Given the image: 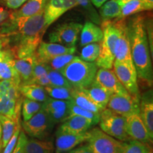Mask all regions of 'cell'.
<instances>
[{
	"label": "cell",
	"mask_w": 153,
	"mask_h": 153,
	"mask_svg": "<svg viewBox=\"0 0 153 153\" xmlns=\"http://www.w3.org/2000/svg\"><path fill=\"white\" fill-rule=\"evenodd\" d=\"M75 47H66L55 43H45L41 41L36 51V57L42 62L48 63L54 57L63 54H74Z\"/></svg>",
	"instance_id": "cell-16"
},
{
	"label": "cell",
	"mask_w": 153,
	"mask_h": 153,
	"mask_svg": "<svg viewBox=\"0 0 153 153\" xmlns=\"http://www.w3.org/2000/svg\"><path fill=\"white\" fill-rule=\"evenodd\" d=\"M77 5L76 0H48L43 12L46 27L53 24L68 10Z\"/></svg>",
	"instance_id": "cell-13"
},
{
	"label": "cell",
	"mask_w": 153,
	"mask_h": 153,
	"mask_svg": "<svg viewBox=\"0 0 153 153\" xmlns=\"http://www.w3.org/2000/svg\"><path fill=\"white\" fill-rule=\"evenodd\" d=\"M153 97L150 90L140 97V116L150 136L153 138Z\"/></svg>",
	"instance_id": "cell-18"
},
{
	"label": "cell",
	"mask_w": 153,
	"mask_h": 153,
	"mask_svg": "<svg viewBox=\"0 0 153 153\" xmlns=\"http://www.w3.org/2000/svg\"><path fill=\"white\" fill-rule=\"evenodd\" d=\"M25 153H55L52 141L36 138L27 139L24 147Z\"/></svg>",
	"instance_id": "cell-30"
},
{
	"label": "cell",
	"mask_w": 153,
	"mask_h": 153,
	"mask_svg": "<svg viewBox=\"0 0 153 153\" xmlns=\"http://www.w3.org/2000/svg\"><path fill=\"white\" fill-rule=\"evenodd\" d=\"M112 68L118 79L130 94L135 98L140 99L137 75L135 66L114 60Z\"/></svg>",
	"instance_id": "cell-8"
},
{
	"label": "cell",
	"mask_w": 153,
	"mask_h": 153,
	"mask_svg": "<svg viewBox=\"0 0 153 153\" xmlns=\"http://www.w3.org/2000/svg\"><path fill=\"white\" fill-rule=\"evenodd\" d=\"M82 90L85 91V93L89 97V99L96 104L98 105L103 109L106 108L107 104L109 101L111 94L104 88L101 87L94 81L89 87L82 89Z\"/></svg>",
	"instance_id": "cell-23"
},
{
	"label": "cell",
	"mask_w": 153,
	"mask_h": 153,
	"mask_svg": "<svg viewBox=\"0 0 153 153\" xmlns=\"http://www.w3.org/2000/svg\"><path fill=\"white\" fill-rule=\"evenodd\" d=\"M68 153H94L89 146L87 145H80L77 148H74L72 150L69 151Z\"/></svg>",
	"instance_id": "cell-45"
},
{
	"label": "cell",
	"mask_w": 153,
	"mask_h": 153,
	"mask_svg": "<svg viewBox=\"0 0 153 153\" xmlns=\"http://www.w3.org/2000/svg\"><path fill=\"white\" fill-rule=\"evenodd\" d=\"M7 46V43L6 38L4 36L0 35V55L2 53L4 49Z\"/></svg>",
	"instance_id": "cell-47"
},
{
	"label": "cell",
	"mask_w": 153,
	"mask_h": 153,
	"mask_svg": "<svg viewBox=\"0 0 153 153\" xmlns=\"http://www.w3.org/2000/svg\"><path fill=\"white\" fill-rule=\"evenodd\" d=\"M43 12L30 17L8 18L0 24V35L6 38L14 58L36 54L48 28Z\"/></svg>",
	"instance_id": "cell-1"
},
{
	"label": "cell",
	"mask_w": 153,
	"mask_h": 153,
	"mask_svg": "<svg viewBox=\"0 0 153 153\" xmlns=\"http://www.w3.org/2000/svg\"><path fill=\"white\" fill-rule=\"evenodd\" d=\"M126 130L131 140L145 143H152L153 138L149 135L140 114H132L126 117Z\"/></svg>",
	"instance_id": "cell-15"
},
{
	"label": "cell",
	"mask_w": 153,
	"mask_h": 153,
	"mask_svg": "<svg viewBox=\"0 0 153 153\" xmlns=\"http://www.w3.org/2000/svg\"><path fill=\"white\" fill-rule=\"evenodd\" d=\"M14 84L20 85V82L14 79H2L0 80V93L4 95L9 87Z\"/></svg>",
	"instance_id": "cell-43"
},
{
	"label": "cell",
	"mask_w": 153,
	"mask_h": 153,
	"mask_svg": "<svg viewBox=\"0 0 153 153\" xmlns=\"http://www.w3.org/2000/svg\"><path fill=\"white\" fill-rule=\"evenodd\" d=\"M80 35V45H86L94 43H100L103 38V31L97 24L91 22H87L82 26Z\"/></svg>",
	"instance_id": "cell-25"
},
{
	"label": "cell",
	"mask_w": 153,
	"mask_h": 153,
	"mask_svg": "<svg viewBox=\"0 0 153 153\" xmlns=\"http://www.w3.org/2000/svg\"><path fill=\"white\" fill-rule=\"evenodd\" d=\"M10 12L3 7H0V24H2L9 18Z\"/></svg>",
	"instance_id": "cell-46"
},
{
	"label": "cell",
	"mask_w": 153,
	"mask_h": 153,
	"mask_svg": "<svg viewBox=\"0 0 153 153\" xmlns=\"http://www.w3.org/2000/svg\"><path fill=\"white\" fill-rule=\"evenodd\" d=\"M89 137V131L78 134L65 133L56 131L55 153L68 152L81 143L87 142Z\"/></svg>",
	"instance_id": "cell-14"
},
{
	"label": "cell",
	"mask_w": 153,
	"mask_h": 153,
	"mask_svg": "<svg viewBox=\"0 0 153 153\" xmlns=\"http://www.w3.org/2000/svg\"><path fill=\"white\" fill-rule=\"evenodd\" d=\"M22 99L15 100L6 95H2L0 99V115L7 116L14 120H19Z\"/></svg>",
	"instance_id": "cell-26"
},
{
	"label": "cell",
	"mask_w": 153,
	"mask_h": 153,
	"mask_svg": "<svg viewBox=\"0 0 153 153\" xmlns=\"http://www.w3.org/2000/svg\"><path fill=\"white\" fill-rule=\"evenodd\" d=\"M74 116H81V117L87 118V119L90 120L94 125L99 123V118H100V114H95V113L80 108L79 106H76L72 100L70 108V114H69L68 118Z\"/></svg>",
	"instance_id": "cell-36"
},
{
	"label": "cell",
	"mask_w": 153,
	"mask_h": 153,
	"mask_svg": "<svg viewBox=\"0 0 153 153\" xmlns=\"http://www.w3.org/2000/svg\"><path fill=\"white\" fill-rule=\"evenodd\" d=\"M98 68L95 62H86L80 57L74 56L60 72L72 88L82 89L89 87L94 81Z\"/></svg>",
	"instance_id": "cell-3"
},
{
	"label": "cell",
	"mask_w": 153,
	"mask_h": 153,
	"mask_svg": "<svg viewBox=\"0 0 153 153\" xmlns=\"http://www.w3.org/2000/svg\"><path fill=\"white\" fill-rule=\"evenodd\" d=\"M1 150H2V141H1V125H0V152Z\"/></svg>",
	"instance_id": "cell-49"
},
{
	"label": "cell",
	"mask_w": 153,
	"mask_h": 153,
	"mask_svg": "<svg viewBox=\"0 0 153 153\" xmlns=\"http://www.w3.org/2000/svg\"><path fill=\"white\" fill-rule=\"evenodd\" d=\"M26 1L27 0H0V3H4L9 9H17Z\"/></svg>",
	"instance_id": "cell-44"
},
{
	"label": "cell",
	"mask_w": 153,
	"mask_h": 153,
	"mask_svg": "<svg viewBox=\"0 0 153 153\" xmlns=\"http://www.w3.org/2000/svg\"><path fill=\"white\" fill-rule=\"evenodd\" d=\"M89 132L87 145L94 153H120L123 142L107 135L99 128Z\"/></svg>",
	"instance_id": "cell-7"
},
{
	"label": "cell",
	"mask_w": 153,
	"mask_h": 153,
	"mask_svg": "<svg viewBox=\"0 0 153 153\" xmlns=\"http://www.w3.org/2000/svg\"><path fill=\"white\" fill-rule=\"evenodd\" d=\"M48 0H27L19 9L10 12L9 18L30 17L42 12L45 9Z\"/></svg>",
	"instance_id": "cell-21"
},
{
	"label": "cell",
	"mask_w": 153,
	"mask_h": 153,
	"mask_svg": "<svg viewBox=\"0 0 153 153\" xmlns=\"http://www.w3.org/2000/svg\"><path fill=\"white\" fill-rule=\"evenodd\" d=\"M94 82L104 88L111 94L129 95L125 87L118 79L117 76L111 69L99 68L97 70Z\"/></svg>",
	"instance_id": "cell-11"
},
{
	"label": "cell",
	"mask_w": 153,
	"mask_h": 153,
	"mask_svg": "<svg viewBox=\"0 0 153 153\" xmlns=\"http://www.w3.org/2000/svg\"><path fill=\"white\" fill-rule=\"evenodd\" d=\"M19 90L24 98L39 101V102L43 103L49 97L45 87L37 84L22 83L19 85Z\"/></svg>",
	"instance_id": "cell-24"
},
{
	"label": "cell",
	"mask_w": 153,
	"mask_h": 153,
	"mask_svg": "<svg viewBox=\"0 0 153 153\" xmlns=\"http://www.w3.org/2000/svg\"><path fill=\"white\" fill-rule=\"evenodd\" d=\"M55 123L43 108L26 121L22 122L24 131L30 137L45 140L52 133Z\"/></svg>",
	"instance_id": "cell-6"
},
{
	"label": "cell",
	"mask_w": 153,
	"mask_h": 153,
	"mask_svg": "<svg viewBox=\"0 0 153 153\" xmlns=\"http://www.w3.org/2000/svg\"><path fill=\"white\" fill-rule=\"evenodd\" d=\"M122 19L103 21L101 30L103 38L101 41V51L95 63L99 68L112 69L115 60L114 49L116 42L119 35Z\"/></svg>",
	"instance_id": "cell-4"
},
{
	"label": "cell",
	"mask_w": 153,
	"mask_h": 153,
	"mask_svg": "<svg viewBox=\"0 0 153 153\" xmlns=\"http://www.w3.org/2000/svg\"><path fill=\"white\" fill-rule=\"evenodd\" d=\"M48 78L50 81L49 86H55V87H63L71 89L72 88L70 83L66 79L64 75L60 71L53 70L49 67L48 69Z\"/></svg>",
	"instance_id": "cell-38"
},
{
	"label": "cell",
	"mask_w": 153,
	"mask_h": 153,
	"mask_svg": "<svg viewBox=\"0 0 153 153\" xmlns=\"http://www.w3.org/2000/svg\"><path fill=\"white\" fill-rule=\"evenodd\" d=\"M76 1L78 5H80L85 9L88 17L94 22V24H101V17L99 16V14L97 12L96 9L94 8L90 0H76Z\"/></svg>",
	"instance_id": "cell-40"
},
{
	"label": "cell",
	"mask_w": 153,
	"mask_h": 153,
	"mask_svg": "<svg viewBox=\"0 0 153 153\" xmlns=\"http://www.w3.org/2000/svg\"><path fill=\"white\" fill-rule=\"evenodd\" d=\"M106 108L118 115L128 117L132 114H140V99L131 94H112Z\"/></svg>",
	"instance_id": "cell-10"
},
{
	"label": "cell",
	"mask_w": 153,
	"mask_h": 153,
	"mask_svg": "<svg viewBox=\"0 0 153 153\" xmlns=\"http://www.w3.org/2000/svg\"><path fill=\"white\" fill-rule=\"evenodd\" d=\"M128 35L131 45L132 60L137 78L152 87L153 71L150 46L145 19L137 16L127 23Z\"/></svg>",
	"instance_id": "cell-2"
},
{
	"label": "cell",
	"mask_w": 153,
	"mask_h": 153,
	"mask_svg": "<svg viewBox=\"0 0 153 153\" xmlns=\"http://www.w3.org/2000/svg\"><path fill=\"white\" fill-rule=\"evenodd\" d=\"M74 57L73 54H63L58 55V56L54 57L48 62L46 63L49 65L51 68L53 70L61 71L65 67L71 62V60Z\"/></svg>",
	"instance_id": "cell-39"
},
{
	"label": "cell",
	"mask_w": 153,
	"mask_h": 153,
	"mask_svg": "<svg viewBox=\"0 0 153 153\" xmlns=\"http://www.w3.org/2000/svg\"><path fill=\"white\" fill-rule=\"evenodd\" d=\"M71 101L57 100L48 97L44 101L43 108L51 116L55 124L62 123L68 118Z\"/></svg>",
	"instance_id": "cell-17"
},
{
	"label": "cell",
	"mask_w": 153,
	"mask_h": 153,
	"mask_svg": "<svg viewBox=\"0 0 153 153\" xmlns=\"http://www.w3.org/2000/svg\"><path fill=\"white\" fill-rule=\"evenodd\" d=\"M100 17L103 21L113 20L119 18L120 5L118 0H109L100 7Z\"/></svg>",
	"instance_id": "cell-32"
},
{
	"label": "cell",
	"mask_w": 153,
	"mask_h": 153,
	"mask_svg": "<svg viewBox=\"0 0 153 153\" xmlns=\"http://www.w3.org/2000/svg\"><path fill=\"white\" fill-rule=\"evenodd\" d=\"M43 102L24 98L22 101V110L23 121H26L43 108Z\"/></svg>",
	"instance_id": "cell-34"
},
{
	"label": "cell",
	"mask_w": 153,
	"mask_h": 153,
	"mask_svg": "<svg viewBox=\"0 0 153 153\" xmlns=\"http://www.w3.org/2000/svg\"><path fill=\"white\" fill-rule=\"evenodd\" d=\"M14 57L7 45L0 55V80L14 79L21 83V79L14 66Z\"/></svg>",
	"instance_id": "cell-19"
},
{
	"label": "cell",
	"mask_w": 153,
	"mask_h": 153,
	"mask_svg": "<svg viewBox=\"0 0 153 153\" xmlns=\"http://www.w3.org/2000/svg\"><path fill=\"white\" fill-rule=\"evenodd\" d=\"M21 130H22V126L20 125V122L17 124L16 130H15L14 134H13L12 137L9 140V141L7 143V145L4 148V150L2 153H12L13 150H14L15 147H16L17 140H18V137L20 133Z\"/></svg>",
	"instance_id": "cell-41"
},
{
	"label": "cell",
	"mask_w": 153,
	"mask_h": 153,
	"mask_svg": "<svg viewBox=\"0 0 153 153\" xmlns=\"http://www.w3.org/2000/svg\"><path fill=\"white\" fill-rule=\"evenodd\" d=\"M27 139L28 137H26L25 132L24 131H22V130H21L16 147H15L14 150H13L12 153H25L24 147Z\"/></svg>",
	"instance_id": "cell-42"
},
{
	"label": "cell",
	"mask_w": 153,
	"mask_h": 153,
	"mask_svg": "<svg viewBox=\"0 0 153 153\" xmlns=\"http://www.w3.org/2000/svg\"><path fill=\"white\" fill-rule=\"evenodd\" d=\"M118 1H128V0H118Z\"/></svg>",
	"instance_id": "cell-51"
},
{
	"label": "cell",
	"mask_w": 153,
	"mask_h": 153,
	"mask_svg": "<svg viewBox=\"0 0 153 153\" xmlns=\"http://www.w3.org/2000/svg\"><path fill=\"white\" fill-rule=\"evenodd\" d=\"M120 153H152V150L148 143L131 140L123 142Z\"/></svg>",
	"instance_id": "cell-33"
},
{
	"label": "cell",
	"mask_w": 153,
	"mask_h": 153,
	"mask_svg": "<svg viewBox=\"0 0 153 153\" xmlns=\"http://www.w3.org/2000/svg\"><path fill=\"white\" fill-rule=\"evenodd\" d=\"M36 54L22 58H14V66L21 79V84L30 81L33 73Z\"/></svg>",
	"instance_id": "cell-22"
},
{
	"label": "cell",
	"mask_w": 153,
	"mask_h": 153,
	"mask_svg": "<svg viewBox=\"0 0 153 153\" xmlns=\"http://www.w3.org/2000/svg\"><path fill=\"white\" fill-rule=\"evenodd\" d=\"M45 89L51 98L57 100L71 101L72 99V89L70 88L63 87H55V86H47Z\"/></svg>",
	"instance_id": "cell-35"
},
{
	"label": "cell",
	"mask_w": 153,
	"mask_h": 153,
	"mask_svg": "<svg viewBox=\"0 0 153 153\" xmlns=\"http://www.w3.org/2000/svg\"><path fill=\"white\" fill-rule=\"evenodd\" d=\"M108 0H90L91 3L92 5L97 7V8H100L105 2H106Z\"/></svg>",
	"instance_id": "cell-48"
},
{
	"label": "cell",
	"mask_w": 153,
	"mask_h": 153,
	"mask_svg": "<svg viewBox=\"0 0 153 153\" xmlns=\"http://www.w3.org/2000/svg\"><path fill=\"white\" fill-rule=\"evenodd\" d=\"M49 65L46 63L42 62L36 57L33 69V73L30 81L27 83L37 84L43 87H47L50 85L48 78Z\"/></svg>",
	"instance_id": "cell-29"
},
{
	"label": "cell",
	"mask_w": 153,
	"mask_h": 153,
	"mask_svg": "<svg viewBox=\"0 0 153 153\" xmlns=\"http://www.w3.org/2000/svg\"><path fill=\"white\" fill-rule=\"evenodd\" d=\"M144 1L146 2L150 6V7L153 8V0H144Z\"/></svg>",
	"instance_id": "cell-50"
},
{
	"label": "cell",
	"mask_w": 153,
	"mask_h": 153,
	"mask_svg": "<svg viewBox=\"0 0 153 153\" xmlns=\"http://www.w3.org/2000/svg\"><path fill=\"white\" fill-rule=\"evenodd\" d=\"M72 101L80 108L97 114H100L101 112L104 110L91 101L82 89H76L72 88Z\"/></svg>",
	"instance_id": "cell-28"
},
{
	"label": "cell",
	"mask_w": 153,
	"mask_h": 153,
	"mask_svg": "<svg viewBox=\"0 0 153 153\" xmlns=\"http://www.w3.org/2000/svg\"><path fill=\"white\" fill-rule=\"evenodd\" d=\"M115 60L134 66L132 60L131 45L128 35L127 23L125 19H122L120 26L119 35L116 42L114 49Z\"/></svg>",
	"instance_id": "cell-12"
},
{
	"label": "cell",
	"mask_w": 153,
	"mask_h": 153,
	"mask_svg": "<svg viewBox=\"0 0 153 153\" xmlns=\"http://www.w3.org/2000/svg\"><path fill=\"white\" fill-rule=\"evenodd\" d=\"M100 51L101 46L99 43L88 44L82 48L80 58L86 62H94L98 58Z\"/></svg>",
	"instance_id": "cell-37"
},
{
	"label": "cell",
	"mask_w": 153,
	"mask_h": 153,
	"mask_svg": "<svg viewBox=\"0 0 153 153\" xmlns=\"http://www.w3.org/2000/svg\"><path fill=\"white\" fill-rule=\"evenodd\" d=\"M99 127L102 131L114 138L127 142L131 140L126 130V117L106 108L100 114Z\"/></svg>",
	"instance_id": "cell-5"
},
{
	"label": "cell",
	"mask_w": 153,
	"mask_h": 153,
	"mask_svg": "<svg viewBox=\"0 0 153 153\" xmlns=\"http://www.w3.org/2000/svg\"><path fill=\"white\" fill-rule=\"evenodd\" d=\"M120 5V15L118 19H125L131 15L137 14L143 11L152 10L144 0H128V1H118Z\"/></svg>",
	"instance_id": "cell-27"
},
{
	"label": "cell",
	"mask_w": 153,
	"mask_h": 153,
	"mask_svg": "<svg viewBox=\"0 0 153 153\" xmlns=\"http://www.w3.org/2000/svg\"><path fill=\"white\" fill-rule=\"evenodd\" d=\"M82 25L70 22L59 26L49 35L51 43H59L66 47H75L78 36L81 32Z\"/></svg>",
	"instance_id": "cell-9"
},
{
	"label": "cell",
	"mask_w": 153,
	"mask_h": 153,
	"mask_svg": "<svg viewBox=\"0 0 153 153\" xmlns=\"http://www.w3.org/2000/svg\"><path fill=\"white\" fill-rule=\"evenodd\" d=\"M92 126L94 124L87 118L74 116L68 118L63 121L57 131L65 133H82L88 131Z\"/></svg>",
	"instance_id": "cell-20"
},
{
	"label": "cell",
	"mask_w": 153,
	"mask_h": 153,
	"mask_svg": "<svg viewBox=\"0 0 153 153\" xmlns=\"http://www.w3.org/2000/svg\"><path fill=\"white\" fill-rule=\"evenodd\" d=\"M19 120H14L7 116L0 115V125L1 128V141H2V149L7 145V143L12 137L17 124Z\"/></svg>",
	"instance_id": "cell-31"
}]
</instances>
